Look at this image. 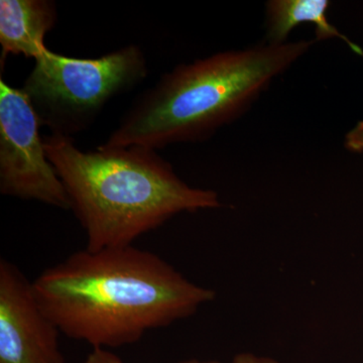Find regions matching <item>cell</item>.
Masks as SVG:
<instances>
[{
  "label": "cell",
  "instance_id": "2",
  "mask_svg": "<svg viewBox=\"0 0 363 363\" xmlns=\"http://www.w3.org/2000/svg\"><path fill=\"white\" fill-rule=\"evenodd\" d=\"M44 143L91 252L130 247L176 215L221 207L215 191L189 186L156 150L99 145L83 152L74 138L57 135Z\"/></svg>",
  "mask_w": 363,
  "mask_h": 363
},
{
  "label": "cell",
  "instance_id": "9",
  "mask_svg": "<svg viewBox=\"0 0 363 363\" xmlns=\"http://www.w3.org/2000/svg\"><path fill=\"white\" fill-rule=\"evenodd\" d=\"M84 363H124L114 353L111 351L104 350V348H94L92 352L90 353L89 357L86 358ZM179 363H206L199 362L197 359H188L184 360Z\"/></svg>",
  "mask_w": 363,
  "mask_h": 363
},
{
  "label": "cell",
  "instance_id": "8",
  "mask_svg": "<svg viewBox=\"0 0 363 363\" xmlns=\"http://www.w3.org/2000/svg\"><path fill=\"white\" fill-rule=\"evenodd\" d=\"M329 0H272L267 4V40L272 44H284L296 26L313 23L316 28V40L341 39L357 52L362 51L332 26L327 13Z\"/></svg>",
  "mask_w": 363,
  "mask_h": 363
},
{
  "label": "cell",
  "instance_id": "4",
  "mask_svg": "<svg viewBox=\"0 0 363 363\" xmlns=\"http://www.w3.org/2000/svg\"><path fill=\"white\" fill-rule=\"evenodd\" d=\"M140 47L126 45L99 58L80 59L45 50L35 60L21 88L51 135L87 130L112 99L133 89L147 76Z\"/></svg>",
  "mask_w": 363,
  "mask_h": 363
},
{
  "label": "cell",
  "instance_id": "5",
  "mask_svg": "<svg viewBox=\"0 0 363 363\" xmlns=\"http://www.w3.org/2000/svg\"><path fill=\"white\" fill-rule=\"evenodd\" d=\"M40 126L23 91L0 79V193L70 209L65 187L48 159Z\"/></svg>",
  "mask_w": 363,
  "mask_h": 363
},
{
  "label": "cell",
  "instance_id": "6",
  "mask_svg": "<svg viewBox=\"0 0 363 363\" xmlns=\"http://www.w3.org/2000/svg\"><path fill=\"white\" fill-rule=\"evenodd\" d=\"M61 332L40 307L33 281L0 259V363H65Z\"/></svg>",
  "mask_w": 363,
  "mask_h": 363
},
{
  "label": "cell",
  "instance_id": "10",
  "mask_svg": "<svg viewBox=\"0 0 363 363\" xmlns=\"http://www.w3.org/2000/svg\"><path fill=\"white\" fill-rule=\"evenodd\" d=\"M345 147L352 152L363 150V121L348 133L345 138Z\"/></svg>",
  "mask_w": 363,
  "mask_h": 363
},
{
  "label": "cell",
  "instance_id": "11",
  "mask_svg": "<svg viewBox=\"0 0 363 363\" xmlns=\"http://www.w3.org/2000/svg\"><path fill=\"white\" fill-rule=\"evenodd\" d=\"M206 363H222L219 362H208ZM228 363H279L269 357H257L252 353H240Z\"/></svg>",
  "mask_w": 363,
  "mask_h": 363
},
{
  "label": "cell",
  "instance_id": "1",
  "mask_svg": "<svg viewBox=\"0 0 363 363\" xmlns=\"http://www.w3.org/2000/svg\"><path fill=\"white\" fill-rule=\"evenodd\" d=\"M33 286L59 331L93 350L135 343L216 297L156 253L133 245L85 248L45 269Z\"/></svg>",
  "mask_w": 363,
  "mask_h": 363
},
{
  "label": "cell",
  "instance_id": "3",
  "mask_svg": "<svg viewBox=\"0 0 363 363\" xmlns=\"http://www.w3.org/2000/svg\"><path fill=\"white\" fill-rule=\"evenodd\" d=\"M314 43H269L181 64L135 100L101 145L157 150L206 140L242 116Z\"/></svg>",
  "mask_w": 363,
  "mask_h": 363
},
{
  "label": "cell",
  "instance_id": "7",
  "mask_svg": "<svg viewBox=\"0 0 363 363\" xmlns=\"http://www.w3.org/2000/svg\"><path fill=\"white\" fill-rule=\"evenodd\" d=\"M58 21L52 0H0L1 68L9 55L35 60L48 49L45 35Z\"/></svg>",
  "mask_w": 363,
  "mask_h": 363
}]
</instances>
